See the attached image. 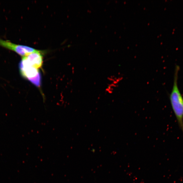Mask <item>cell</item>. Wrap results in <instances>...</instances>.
<instances>
[{
    "label": "cell",
    "instance_id": "4",
    "mask_svg": "<svg viewBox=\"0 0 183 183\" xmlns=\"http://www.w3.org/2000/svg\"><path fill=\"white\" fill-rule=\"evenodd\" d=\"M43 52L38 50L28 55L23 57L22 61L29 66L39 69L43 64Z\"/></svg>",
    "mask_w": 183,
    "mask_h": 183
},
{
    "label": "cell",
    "instance_id": "1",
    "mask_svg": "<svg viewBox=\"0 0 183 183\" xmlns=\"http://www.w3.org/2000/svg\"><path fill=\"white\" fill-rule=\"evenodd\" d=\"M180 69V66L176 64L175 66L173 86L169 95V99L179 127L183 134V97L179 88L178 84Z\"/></svg>",
    "mask_w": 183,
    "mask_h": 183
},
{
    "label": "cell",
    "instance_id": "2",
    "mask_svg": "<svg viewBox=\"0 0 183 183\" xmlns=\"http://www.w3.org/2000/svg\"><path fill=\"white\" fill-rule=\"evenodd\" d=\"M19 69L22 76L35 86L40 87L41 84V76L39 69L21 62L19 64Z\"/></svg>",
    "mask_w": 183,
    "mask_h": 183
},
{
    "label": "cell",
    "instance_id": "3",
    "mask_svg": "<svg viewBox=\"0 0 183 183\" xmlns=\"http://www.w3.org/2000/svg\"><path fill=\"white\" fill-rule=\"evenodd\" d=\"M0 46L13 51L22 57L37 51L34 48L26 46L16 44L8 40L0 39Z\"/></svg>",
    "mask_w": 183,
    "mask_h": 183
}]
</instances>
